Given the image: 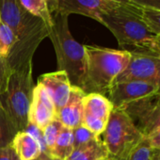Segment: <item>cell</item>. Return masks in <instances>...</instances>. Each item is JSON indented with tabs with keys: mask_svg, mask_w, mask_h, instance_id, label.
Returning <instances> with one entry per match:
<instances>
[{
	"mask_svg": "<svg viewBox=\"0 0 160 160\" xmlns=\"http://www.w3.org/2000/svg\"><path fill=\"white\" fill-rule=\"evenodd\" d=\"M73 151V136L72 129L67 128L62 125L60 132L58 136L56 143L50 152L49 155L52 158H58L67 160Z\"/></svg>",
	"mask_w": 160,
	"mask_h": 160,
	"instance_id": "cell-17",
	"label": "cell"
},
{
	"mask_svg": "<svg viewBox=\"0 0 160 160\" xmlns=\"http://www.w3.org/2000/svg\"><path fill=\"white\" fill-rule=\"evenodd\" d=\"M11 72L12 71L6 59L0 58V97H1L6 92Z\"/></svg>",
	"mask_w": 160,
	"mask_h": 160,
	"instance_id": "cell-25",
	"label": "cell"
},
{
	"mask_svg": "<svg viewBox=\"0 0 160 160\" xmlns=\"http://www.w3.org/2000/svg\"><path fill=\"white\" fill-rule=\"evenodd\" d=\"M35 160H53V158L49 154H47L45 152H42L41 155L37 159H35Z\"/></svg>",
	"mask_w": 160,
	"mask_h": 160,
	"instance_id": "cell-33",
	"label": "cell"
},
{
	"mask_svg": "<svg viewBox=\"0 0 160 160\" xmlns=\"http://www.w3.org/2000/svg\"><path fill=\"white\" fill-rule=\"evenodd\" d=\"M126 69L116 78L115 82L141 80L158 87L160 93V55L132 51Z\"/></svg>",
	"mask_w": 160,
	"mask_h": 160,
	"instance_id": "cell-8",
	"label": "cell"
},
{
	"mask_svg": "<svg viewBox=\"0 0 160 160\" xmlns=\"http://www.w3.org/2000/svg\"><path fill=\"white\" fill-rule=\"evenodd\" d=\"M46 3H47V6H48V9L51 12V14H55L57 12V10H58V0H45Z\"/></svg>",
	"mask_w": 160,
	"mask_h": 160,
	"instance_id": "cell-30",
	"label": "cell"
},
{
	"mask_svg": "<svg viewBox=\"0 0 160 160\" xmlns=\"http://www.w3.org/2000/svg\"><path fill=\"white\" fill-rule=\"evenodd\" d=\"M141 17L148 28L155 36H160V11L142 8Z\"/></svg>",
	"mask_w": 160,
	"mask_h": 160,
	"instance_id": "cell-23",
	"label": "cell"
},
{
	"mask_svg": "<svg viewBox=\"0 0 160 160\" xmlns=\"http://www.w3.org/2000/svg\"><path fill=\"white\" fill-rule=\"evenodd\" d=\"M53 160H61V159H58V158H53Z\"/></svg>",
	"mask_w": 160,
	"mask_h": 160,
	"instance_id": "cell-37",
	"label": "cell"
},
{
	"mask_svg": "<svg viewBox=\"0 0 160 160\" xmlns=\"http://www.w3.org/2000/svg\"><path fill=\"white\" fill-rule=\"evenodd\" d=\"M108 1H111L114 3H118V4H122V5H130V6H137L136 4H134L131 0H108Z\"/></svg>",
	"mask_w": 160,
	"mask_h": 160,
	"instance_id": "cell-31",
	"label": "cell"
},
{
	"mask_svg": "<svg viewBox=\"0 0 160 160\" xmlns=\"http://www.w3.org/2000/svg\"><path fill=\"white\" fill-rule=\"evenodd\" d=\"M38 83L42 85L49 92L58 114L67 103L72 87L67 72L65 71L58 70L56 72L44 73L41 75Z\"/></svg>",
	"mask_w": 160,
	"mask_h": 160,
	"instance_id": "cell-13",
	"label": "cell"
},
{
	"mask_svg": "<svg viewBox=\"0 0 160 160\" xmlns=\"http://www.w3.org/2000/svg\"><path fill=\"white\" fill-rule=\"evenodd\" d=\"M113 108L107 96L100 93H87L83 98L81 124L95 136L101 137Z\"/></svg>",
	"mask_w": 160,
	"mask_h": 160,
	"instance_id": "cell-9",
	"label": "cell"
},
{
	"mask_svg": "<svg viewBox=\"0 0 160 160\" xmlns=\"http://www.w3.org/2000/svg\"><path fill=\"white\" fill-rule=\"evenodd\" d=\"M119 5L108 0H58L56 13L67 16L80 14L101 23V15Z\"/></svg>",
	"mask_w": 160,
	"mask_h": 160,
	"instance_id": "cell-12",
	"label": "cell"
},
{
	"mask_svg": "<svg viewBox=\"0 0 160 160\" xmlns=\"http://www.w3.org/2000/svg\"><path fill=\"white\" fill-rule=\"evenodd\" d=\"M154 48H155V53L160 54V36H156L154 39Z\"/></svg>",
	"mask_w": 160,
	"mask_h": 160,
	"instance_id": "cell-32",
	"label": "cell"
},
{
	"mask_svg": "<svg viewBox=\"0 0 160 160\" xmlns=\"http://www.w3.org/2000/svg\"><path fill=\"white\" fill-rule=\"evenodd\" d=\"M158 55H160V54H158Z\"/></svg>",
	"mask_w": 160,
	"mask_h": 160,
	"instance_id": "cell-38",
	"label": "cell"
},
{
	"mask_svg": "<svg viewBox=\"0 0 160 160\" xmlns=\"http://www.w3.org/2000/svg\"><path fill=\"white\" fill-rule=\"evenodd\" d=\"M154 93H159V89L153 84L141 80H127L114 83L109 89L107 97L113 105V108H120Z\"/></svg>",
	"mask_w": 160,
	"mask_h": 160,
	"instance_id": "cell-10",
	"label": "cell"
},
{
	"mask_svg": "<svg viewBox=\"0 0 160 160\" xmlns=\"http://www.w3.org/2000/svg\"><path fill=\"white\" fill-rule=\"evenodd\" d=\"M0 19L12 28L16 38L6 58L11 71L32 65L37 48L50 33L44 22L28 12L19 0H0Z\"/></svg>",
	"mask_w": 160,
	"mask_h": 160,
	"instance_id": "cell-1",
	"label": "cell"
},
{
	"mask_svg": "<svg viewBox=\"0 0 160 160\" xmlns=\"http://www.w3.org/2000/svg\"><path fill=\"white\" fill-rule=\"evenodd\" d=\"M101 160H118V159H116V158H114V157H112L110 155H108V156H106L105 158H103Z\"/></svg>",
	"mask_w": 160,
	"mask_h": 160,
	"instance_id": "cell-35",
	"label": "cell"
},
{
	"mask_svg": "<svg viewBox=\"0 0 160 160\" xmlns=\"http://www.w3.org/2000/svg\"><path fill=\"white\" fill-rule=\"evenodd\" d=\"M17 133L10 116L0 103V149L10 146Z\"/></svg>",
	"mask_w": 160,
	"mask_h": 160,
	"instance_id": "cell-19",
	"label": "cell"
},
{
	"mask_svg": "<svg viewBox=\"0 0 160 160\" xmlns=\"http://www.w3.org/2000/svg\"><path fill=\"white\" fill-rule=\"evenodd\" d=\"M62 127L61 122L56 119L54 120L50 124H48L43 132V139H44V144H45V148H46V153L49 154L50 152L52 151L56 140L58 138V136L60 132V129Z\"/></svg>",
	"mask_w": 160,
	"mask_h": 160,
	"instance_id": "cell-22",
	"label": "cell"
},
{
	"mask_svg": "<svg viewBox=\"0 0 160 160\" xmlns=\"http://www.w3.org/2000/svg\"><path fill=\"white\" fill-rule=\"evenodd\" d=\"M131 1L140 8L153 9L160 11V0H131Z\"/></svg>",
	"mask_w": 160,
	"mask_h": 160,
	"instance_id": "cell-27",
	"label": "cell"
},
{
	"mask_svg": "<svg viewBox=\"0 0 160 160\" xmlns=\"http://www.w3.org/2000/svg\"><path fill=\"white\" fill-rule=\"evenodd\" d=\"M122 108L139 132L145 137H150L160 128V93L144 97L129 103Z\"/></svg>",
	"mask_w": 160,
	"mask_h": 160,
	"instance_id": "cell-7",
	"label": "cell"
},
{
	"mask_svg": "<svg viewBox=\"0 0 160 160\" xmlns=\"http://www.w3.org/2000/svg\"><path fill=\"white\" fill-rule=\"evenodd\" d=\"M152 160H160V149H153Z\"/></svg>",
	"mask_w": 160,
	"mask_h": 160,
	"instance_id": "cell-34",
	"label": "cell"
},
{
	"mask_svg": "<svg viewBox=\"0 0 160 160\" xmlns=\"http://www.w3.org/2000/svg\"><path fill=\"white\" fill-rule=\"evenodd\" d=\"M12 160H20V159L17 157V155L15 154V152H13V157H12Z\"/></svg>",
	"mask_w": 160,
	"mask_h": 160,
	"instance_id": "cell-36",
	"label": "cell"
},
{
	"mask_svg": "<svg viewBox=\"0 0 160 160\" xmlns=\"http://www.w3.org/2000/svg\"><path fill=\"white\" fill-rule=\"evenodd\" d=\"M13 150L12 146H8L0 149V160H12L13 157Z\"/></svg>",
	"mask_w": 160,
	"mask_h": 160,
	"instance_id": "cell-29",
	"label": "cell"
},
{
	"mask_svg": "<svg viewBox=\"0 0 160 160\" xmlns=\"http://www.w3.org/2000/svg\"><path fill=\"white\" fill-rule=\"evenodd\" d=\"M56 119L57 110L54 102L47 90L38 83L33 89L28 111V123L43 131L44 128Z\"/></svg>",
	"mask_w": 160,
	"mask_h": 160,
	"instance_id": "cell-11",
	"label": "cell"
},
{
	"mask_svg": "<svg viewBox=\"0 0 160 160\" xmlns=\"http://www.w3.org/2000/svg\"><path fill=\"white\" fill-rule=\"evenodd\" d=\"M34 87L32 65H28L11 72L6 92L0 97V103L17 132L25 131L28 125V111Z\"/></svg>",
	"mask_w": 160,
	"mask_h": 160,
	"instance_id": "cell-5",
	"label": "cell"
},
{
	"mask_svg": "<svg viewBox=\"0 0 160 160\" xmlns=\"http://www.w3.org/2000/svg\"><path fill=\"white\" fill-rule=\"evenodd\" d=\"M152 149H160V128L154 131L150 137L147 138Z\"/></svg>",
	"mask_w": 160,
	"mask_h": 160,
	"instance_id": "cell-28",
	"label": "cell"
},
{
	"mask_svg": "<svg viewBox=\"0 0 160 160\" xmlns=\"http://www.w3.org/2000/svg\"><path fill=\"white\" fill-rule=\"evenodd\" d=\"M87 58L86 77L82 91L107 96L116 78L126 69L131 53L96 45H84Z\"/></svg>",
	"mask_w": 160,
	"mask_h": 160,
	"instance_id": "cell-3",
	"label": "cell"
},
{
	"mask_svg": "<svg viewBox=\"0 0 160 160\" xmlns=\"http://www.w3.org/2000/svg\"><path fill=\"white\" fill-rule=\"evenodd\" d=\"M142 8L120 4L101 15V24L114 35L123 50L155 53V35L148 28L141 17Z\"/></svg>",
	"mask_w": 160,
	"mask_h": 160,
	"instance_id": "cell-2",
	"label": "cell"
},
{
	"mask_svg": "<svg viewBox=\"0 0 160 160\" xmlns=\"http://www.w3.org/2000/svg\"><path fill=\"white\" fill-rule=\"evenodd\" d=\"M15 42L16 38L12 28L0 19V58H8Z\"/></svg>",
	"mask_w": 160,
	"mask_h": 160,
	"instance_id": "cell-20",
	"label": "cell"
},
{
	"mask_svg": "<svg viewBox=\"0 0 160 160\" xmlns=\"http://www.w3.org/2000/svg\"><path fill=\"white\" fill-rule=\"evenodd\" d=\"M153 149L147 138H144L122 160H152Z\"/></svg>",
	"mask_w": 160,
	"mask_h": 160,
	"instance_id": "cell-21",
	"label": "cell"
},
{
	"mask_svg": "<svg viewBox=\"0 0 160 160\" xmlns=\"http://www.w3.org/2000/svg\"><path fill=\"white\" fill-rule=\"evenodd\" d=\"M86 93L77 87L72 86L70 97L65 106L58 112L57 119L67 128L73 129L81 124L83 111V98Z\"/></svg>",
	"mask_w": 160,
	"mask_h": 160,
	"instance_id": "cell-14",
	"label": "cell"
},
{
	"mask_svg": "<svg viewBox=\"0 0 160 160\" xmlns=\"http://www.w3.org/2000/svg\"><path fill=\"white\" fill-rule=\"evenodd\" d=\"M25 131H27L28 133H29L31 136L34 137V138L41 145L42 150V152H45L46 153V148H45L44 139H43V132L41 129H39L38 127H36L35 125L31 124V123H28V127H27V129Z\"/></svg>",
	"mask_w": 160,
	"mask_h": 160,
	"instance_id": "cell-26",
	"label": "cell"
},
{
	"mask_svg": "<svg viewBox=\"0 0 160 160\" xmlns=\"http://www.w3.org/2000/svg\"><path fill=\"white\" fill-rule=\"evenodd\" d=\"M72 136H73V149L86 144L91 140L99 138L92 133L89 129H87L84 125L80 124L72 129Z\"/></svg>",
	"mask_w": 160,
	"mask_h": 160,
	"instance_id": "cell-24",
	"label": "cell"
},
{
	"mask_svg": "<svg viewBox=\"0 0 160 160\" xmlns=\"http://www.w3.org/2000/svg\"><path fill=\"white\" fill-rule=\"evenodd\" d=\"M19 2L28 12L42 19L50 31L54 20L45 0H19Z\"/></svg>",
	"mask_w": 160,
	"mask_h": 160,
	"instance_id": "cell-18",
	"label": "cell"
},
{
	"mask_svg": "<svg viewBox=\"0 0 160 160\" xmlns=\"http://www.w3.org/2000/svg\"><path fill=\"white\" fill-rule=\"evenodd\" d=\"M11 146L20 160H35L42 152L39 142L27 131L18 132Z\"/></svg>",
	"mask_w": 160,
	"mask_h": 160,
	"instance_id": "cell-15",
	"label": "cell"
},
{
	"mask_svg": "<svg viewBox=\"0 0 160 160\" xmlns=\"http://www.w3.org/2000/svg\"><path fill=\"white\" fill-rule=\"evenodd\" d=\"M68 17L58 13L53 14L54 25L48 38L56 52L58 70L67 72L72 86L82 90L87 70L86 52L84 45L77 42L72 36Z\"/></svg>",
	"mask_w": 160,
	"mask_h": 160,
	"instance_id": "cell-4",
	"label": "cell"
},
{
	"mask_svg": "<svg viewBox=\"0 0 160 160\" xmlns=\"http://www.w3.org/2000/svg\"><path fill=\"white\" fill-rule=\"evenodd\" d=\"M108 155L101 138H96L90 142L74 148L67 160H101Z\"/></svg>",
	"mask_w": 160,
	"mask_h": 160,
	"instance_id": "cell-16",
	"label": "cell"
},
{
	"mask_svg": "<svg viewBox=\"0 0 160 160\" xmlns=\"http://www.w3.org/2000/svg\"><path fill=\"white\" fill-rule=\"evenodd\" d=\"M145 137L122 108H113L101 138L108 155L123 159Z\"/></svg>",
	"mask_w": 160,
	"mask_h": 160,
	"instance_id": "cell-6",
	"label": "cell"
}]
</instances>
